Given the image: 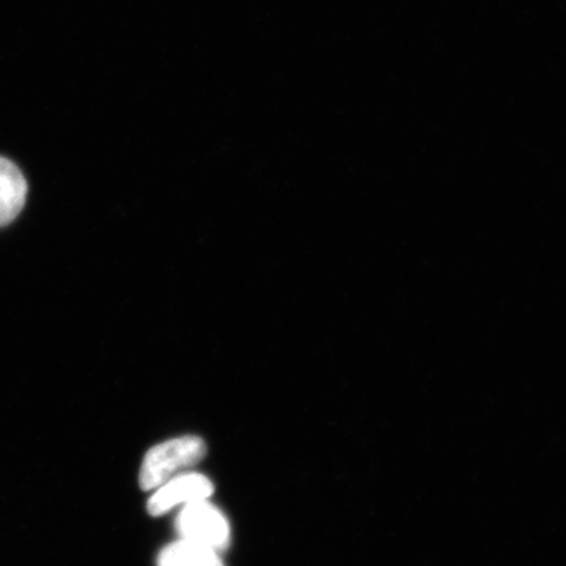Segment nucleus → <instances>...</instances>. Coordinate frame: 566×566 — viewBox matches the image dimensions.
Listing matches in <instances>:
<instances>
[{
    "instance_id": "nucleus-1",
    "label": "nucleus",
    "mask_w": 566,
    "mask_h": 566,
    "mask_svg": "<svg viewBox=\"0 0 566 566\" xmlns=\"http://www.w3.org/2000/svg\"><path fill=\"white\" fill-rule=\"evenodd\" d=\"M202 438L186 436L155 446L140 465L139 485L144 491L157 490L168 480L193 469L207 457Z\"/></svg>"
},
{
    "instance_id": "nucleus-4",
    "label": "nucleus",
    "mask_w": 566,
    "mask_h": 566,
    "mask_svg": "<svg viewBox=\"0 0 566 566\" xmlns=\"http://www.w3.org/2000/svg\"><path fill=\"white\" fill-rule=\"evenodd\" d=\"M28 184L17 165L0 157V228L9 226L24 209Z\"/></svg>"
},
{
    "instance_id": "nucleus-5",
    "label": "nucleus",
    "mask_w": 566,
    "mask_h": 566,
    "mask_svg": "<svg viewBox=\"0 0 566 566\" xmlns=\"http://www.w3.org/2000/svg\"><path fill=\"white\" fill-rule=\"evenodd\" d=\"M158 566H224V564L217 551L180 539L161 549Z\"/></svg>"
},
{
    "instance_id": "nucleus-2",
    "label": "nucleus",
    "mask_w": 566,
    "mask_h": 566,
    "mask_svg": "<svg viewBox=\"0 0 566 566\" xmlns=\"http://www.w3.org/2000/svg\"><path fill=\"white\" fill-rule=\"evenodd\" d=\"M176 530L180 539L200 544V546L217 551L218 554L230 546V523L209 500L184 505L177 515Z\"/></svg>"
},
{
    "instance_id": "nucleus-3",
    "label": "nucleus",
    "mask_w": 566,
    "mask_h": 566,
    "mask_svg": "<svg viewBox=\"0 0 566 566\" xmlns=\"http://www.w3.org/2000/svg\"><path fill=\"white\" fill-rule=\"evenodd\" d=\"M214 493L209 478L201 473L184 472L157 488L147 502V511L153 516L163 515L179 505L209 500Z\"/></svg>"
}]
</instances>
